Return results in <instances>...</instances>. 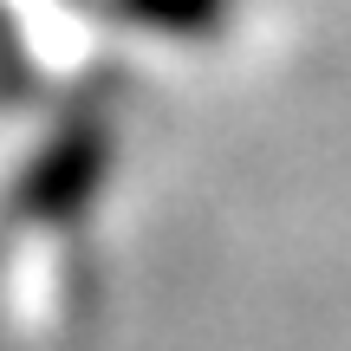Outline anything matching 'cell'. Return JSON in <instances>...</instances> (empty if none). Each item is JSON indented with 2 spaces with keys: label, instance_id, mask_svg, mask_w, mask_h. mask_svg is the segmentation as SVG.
<instances>
[{
  "label": "cell",
  "instance_id": "obj_1",
  "mask_svg": "<svg viewBox=\"0 0 351 351\" xmlns=\"http://www.w3.org/2000/svg\"><path fill=\"white\" fill-rule=\"evenodd\" d=\"M111 7L163 46H208L215 33H228L241 0H111Z\"/></svg>",
  "mask_w": 351,
  "mask_h": 351
}]
</instances>
